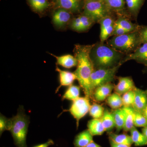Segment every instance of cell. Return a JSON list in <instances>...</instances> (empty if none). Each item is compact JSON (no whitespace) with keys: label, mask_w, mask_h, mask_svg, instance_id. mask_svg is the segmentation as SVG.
Returning <instances> with one entry per match:
<instances>
[{"label":"cell","mask_w":147,"mask_h":147,"mask_svg":"<svg viewBox=\"0 0 147 147\" xmlns=\"http://www.w3.org/2000/svg\"><path fill=\"white\" fill-rule=\"evenodd\" d=\"M94 45H76L74 49V57L78 62L77 68L74 72L76 80L84 91L85 96L92 99L93 98L91 88L90 77L95 69L90 53Z\"/></svg>","instance_id":"1"},{"label":"cell","mask_w":147,"mask_h":147,"mask_svg":"<svg viewBox=\"0 0 147 147\" xmlns=\"http://www.w3.org/2000/svg\"><path fill=\"white\" fill-rule=\"evenodd\" d=\"M80 94V87L71 85L69 86L63 96V100H73L79 97Z\"/></svg>","instance_id":"27"},{"label":"cell","mask_w":147,"mask_h":147,"mask_svg":"<svg viewBox=\"0 0 147 147\" xmlns=\"http://www.w3.org/2000/svg\"><path fill=\"white\" fill-rule=\"evenodd\" d=\"M10 127V119H7L3 115L0 118V134L1 135L5 130H9Z\"/></svg>","instance_id":"33"},{"label":"cell","mask_w":147,"mask_h":147,"mask_svg":"<svg viewBox=\"0 0 147 147\" xmlns=\"http://www.w3.org/2000/svg\"><path fill=\"white\" fill-rule=\"evenodd\" d=\"M71 14L68 11L60 8L56 11L53 15V20L57 26L61 27L66 25L70 21Z\"/></svg>","instance_id":"13"},{"label":"cell","mask_w":147,"mask_h":147,"mask_svg":"<svg viewBox=\"0 0 147 147\" xmlns=\"http://www.w3.org/2000/svg\"><path fill=\"white\" fill-rule=\"evenodd\" d=\"M139 30L122 35L115 36L108 40V45L124 54L132 53L141 45Z\"/></svg>","instance_id":"4"},{"label":"cell","mask_w":147,"mask_h":147,"mask_svg":"<svg viewBox=\"0 0 147 147\" xmlns=\"http://www.w3.org/2000/svg\"><path fill=\"white\" fill-rule=\"evenodd\" d=\"M115 20L110 15L105 16L99 21L100 24V42H104L113 35Z\"/></svg>","instance_id":"9"},{"label":"cell","mask_w":147,"mask_h":147,"mask_svg":"<svg viewBox=\"0 0 147 147\" xmlns=\"http://www.w3.org/2000/svg\"><path fill=\"white\" fill-rule=\"evenodd\" d=\"M93 136L88 129L82 131L77 134L74 141L75 147H85L93 141Z\"/></svg>","instance_id":"15"},{"label":"cell","mask_w":147,"mask_h":147,"mask_svg":"<svg viewBox=\"0 0 147 147\" xmlns=\"http://www.w3.org/2000/svg\"><path fill=\"white\" fill-rule=\"evenodd\" d=\"M133 60L147 67V43L140 45L133 53L125 56L120 62L122 65L127 61Z\"/></svg>","instance_id":"8"},{"label":"cell","mask_w":147,"mask_h":147,"mask_svg":"<svg viewBox=\"0 0 147 147\" xmlns=\"http://www.w3.org/2000/svg\"><path fill=\"white\" fill-rule=\"evenodd\" d=\"M91 105L89 98L86 96L79 97L73 100L71 107L67 111L76 119L77 128L79 126V121L89 112Z\"/></svg>","instance_id":"7"},{"label":"cell","mask_w":147,"mask_h":147,"mask_svg":"<svg viewBox=\"0 0 147 147\" xmlns=\"http://www.w3.org/2000/svg\"><path fill=\"white\" fill-rule=\"evenodd\" d=\"M54 142L52 139H49L47 142H45V143L43 144H40L36 145V146H34L33 147H48L51 145L54 144Z\"/></svg>","instance_id":"36"},{"label":"cell","mask_w":147,"mask_h":147,"mask_svg":"<svg viewBox=\"0 0 147 147\" xmlns=\"http://www.w3.org/2000/svg\"><path fill=\"white\" fill-rule=\"evenodd\" d=\"M133 90L135 97L132 107L135 111L142 113L147 105L146 92L137 87H135Z\"/></svg>","instance_id":"10"},{"label":"cell","mask_w":147,"mask_h":147,"mask_svg":"<svg viewBox=\"0 0 147 147\" xmlns=\"http://www.w3.org/2000/svg\"><path fill=\"white\" fill-rule=\"evenodd\" d=\"M104 108L102 105L96 103H94L91 105L89 110L90 116L95 119H100L104 114Z\"/></svg>","instance_id":"29"},{"label":"cell","mask_w":147,"mask_h":147,"mask_svg":"<svg viewBox=\"0 0 147 147\" xmlns=\"http://www.w3.org/2000/svg\"><path fill=\"white\" fill-rule=\"evenodd\" d=\"M108 135L109 139H111L116 143L129 146H131L133 144L131 136H129L126 133L118 134L117 133H114L111 131L108 132Z\"/></svg>","instance_id":"23"},{"label":"cell","mask_w":147,"mask_h":147,"mask_svg":"<svg viewBox=\"0 0 147 147\" xmlns=\"http://www.w3.org/2000/svg\"><path fill=\"white\" fill-rule=\"evenodd\" d=\"M85 147H102L100 145L98 144L95 142L93 141L91 143H90L88 145H87Z\"/></svg>","instance_id":"38"},{"label":"cell","mask_w":147,"mask_h":147,"mask_svg":"<svg viewBox=\"0 0 147 147\" xmlns=\"http://www.w3.org/2000/svg\"><path fill=\"white\" fill-rule=\"evenodd\" d=\"M109 139V142L111 147H131V146H128V145L122 144H118L115 142H113V140L110 139Z\"/></svg>","instance_id":"37"},{"label":"cell","mask_w":147,"mask_h":147,"mask_svg":"<svg viewBox=\"0 0 147 147\" xmlns=\"http://www.w3.org/2000/svg\"><path fill=\"white\" fill-rule=\"evenodd\" d=\"M110 11H115L120 13L123 11L125 5V0H108L106 3Z\"/></svg>","instance_id":"28"},{"label":"cell","mask_w":147,"mask_h":147,"mask_svg":"<svg viewBox=\"0 0 147 147\" xmlns=\"http://www.w3.org/2000/svg\"><path fill=\"white\" fill-rule=\"evenodd\" d=\"M134 124L136 127H144L147 126V119L143 113L134 110Z\"/></svg>","instance_id":"31"},{"label":"cell","mask_w":147,"mask_h":147,"mask_svg":"<svg viewBox=\"0 0 147 147\" xmlns=\"http://www.w3.org/2000/svg\"><path fill=\"white\" fill-rule=\"evenodd\" d=\"M29 2L35 10L39 12L45 10L49 6L47 0H29Z\"/></svg>","instance_id":"30"},{"label":"cell","mask_w":147,"mask_h":147,"mask_svg":"<svg viewBox=\"0 0 147 147\" xmlns=\"http://www.w3.org/2000/svg\"><path fill=\"white\" fill-rule=\"evenodd\" d=\"M56 69V71L59 72L60 79V85L57 88L56 92H58L61 87L71 86L74 81L76 80V76L74 72L62 70L57 66Z\"/></svg>","instance_id":"14"},{"label":"cell","mask_w":147,"mask_h":147,"mask_svg":"<svg viewBox=\"0 0 147 147\" xmlns=\"http://www.w3.org/2000/svg\"><path fill=\"white\" fill-rule=\"evenodd\" d=\"M124 55L123 53L101 42L94 45L90 53L93 63L97 69L112 68L120 64Z\"/></svg>","instance_id":"2"},{"label":"cell","mask_w":147,"mask_h":147,"mask_svg":"<svg viewBox=\"0 0 147 147\" xmlns=\"http://www.w3.org/2000/svg\"><path fill=\"white\" fill-rule=\"evenodd\" d=\"M123 108L125 113V121L123 129L124 132L130 131L131 129L134 127V110L132 106H124Z\"/></svg>","instance_id":"17"},{"label":"cell","mask_w":147,"mask_h":147,"mask_svg":"<svg viewBox=\"0 0 147 147\" xmlns=\"http://www.w3.org/2000/svg\"><path fill=\"white\" fill-rule=\"evenodd\" d=\"M115 24L121 27L128 32L138 30L141 27L137 24H133L128 18L121 16H119L115 21Z\"/></svg>","instance_id":"19"},{"label":"cell","mask_w":147,"mask_h":147,"mask_svg":"<svg viewBox=\"0 0 147 147\" xmlns=\"http://www.w3.org/2000/svg\"><path fill=\"white\" fill-rule=\"evenodd\" d=\"M134 97L135 95L133 90L127 92L123 95L122 98L123 101V106H132L134 102Z\"/></svg>","instance_id":"32"},{"label":"cell","mask_w":147,"mask_h":147,"mask_svg":"<svg viewBox=\"0 0 147 147\" xmlns=\"http://www.w3.org/2000/svg\"><path fill=\"white\" fill-rule=\"evenodd\" d=\"M143 114L144 115V116L146 117V118L147 119V105L146 107V108H145L144 110V111L143 112Z\"/></svg>","instance_id":"40"},{"label":"cell","mask_w":147,"mask_h":147,"mask_svg":"<svg viewBox=\"0 0 147 147\" xmlns=\"http://www.w3.org/2000/svg\"><path fill=\"white\" fill-rule=\"evenodd\" d=\"M102 1H103L105 2V3H106V2L107 1H108V0H102Z\"/></svg>","instance_id":"41"},{"label":"cell","mask_w":147,"mask_h":147,"mask_svg":"<svg viewBox=\"0 0 147 147\" xmlns=\"http://www.w3.org/2000/svg\"><path fill=\"white\" fill-rule=\"evenodd\" d=\"M106 102L110 108L114 110L121 108L122 106H123L121 96L115 92L107 98Z\"/></svg>","instance_id":"26"},{"label":"cell","mask_w":147,"mask_h":147,"mask_svg":"<svg viewBox=\"0 0 147 147\" xmlns=\"http://www.w3.org/2000/svg\"><path fill=\"white\" fill-rule=\"evenodd\" d=\"M146 0H125L129 14L137 18L140 9Z\"/></svg>","instance_id":"22"},{"label":"cell","mask_w":147,"mask_h":147,"mask_svg":"<svg viewBox=\"0 0 147 147\" xmlns=\"http://www.w3.org/2000/svg\"><path fill=\"white\" fill-rule=\"evenodd\" d=\"M110 12L106 3L102 0H87L85 3L84 14L95 22H99L102 18L110 15Z\"/></svg>","instance_id":"6"},{"label":"cell","mask_w":147,"mask_h":147,"mask_svg":"<svg viewBox=\"0 0 147 147\" xmlns=\"http://www.w3.org/2000/svg\"><path fill=\"white\" fill-rule=\"evenodd\" d=\"M52 55L56 58L57 64L65 68H71L77 65V59L75 57L72 55H67L57 57L55 55Z\"/></svg>","instance_id":"16"},{"label":"cell","mask_w":147,"mask_h":147,"mask_svg":"<svg viewBox=\"0 0 147 147\" xmlns=\"http://www.w3.org/2000/svg\"><path fill=\"white\" fill-rule=\"evenodd\" d=\"M118 83L115 86V92L121 95L134 89L136 87L133 80L130 77H119Z\"/></svg>","instance_id":"12"},{"label":"cell","mask_w":147,"mask_h":147,"mask_svg":"<svg viewBox=\"0 0 147 147\" xmlns=\"http://www.w3.org/2000/svg\"><path fill=\"white\" fill-rule=\"evenodd\" d=\"M146 92L147 94V90H146Z\"/></svg>","instance_id":"42"},{"label":"cell","mask_w":147,"mask_h":147,"mask_svg":"<svg viewBox=\"0 0 147 147\" xmlns=\"http://www.w3.org/2000/svg\"><path fill=\"white\" fill-rule=\"evenodd\" d=\"M139 32V39L141 45L147 43V26H141Z\"/></svg>","instance_id":"34"},{"label":"cell","mask_w":147,"mask_h":147,"mask_svg":"<svg viewBox=\"0 0 147 147\" xmlns=\"http://www.w3.org/2000/svg\"><path fill=\"white\" fill-rule=\"evenodd\" d=\"M128 33L129 32L127 31L126 30L123 28L115 24V27L112 36H120L126 34Z\"/></svg>","instance_id":"35"},{"label":"cell","mask_w":147,"mask_h":147,"mask_svg":"<svg viewBox=\"0 0 147 147\" xmlns=\"http://www.w3.org/2000/svg\"><path fill=\"white\" fill-rule=\"evenodd\" d=\"M29 123V118L21 108L16 116L10 119L9 131L17 147H27L26 136Z\"/></svg>","instance_id":"3"},{"label":"cell","mask_w":147,"mask_h":147,"mask_svg":"<svg viewBox=\"0 0 147 147\" xmlns=\"http://www.w3.org/2000/svg\"><path fill=\"white\" fill-rule=\"evenodd\" d=\"M88 129L93 136H100L105 131L100 119H93L88 122Z\"/></svg>","instance_id":"18"},{"label":"cell","mask_w":147,"mask_h":147,"mask_svg":"<svg viewBox=\"0 0 147 147\" xmlns=\"http://www.w3.org/2000/svg\"><path fill=\"white\" fill-rule=\"evenodd\" d=\"M101 122L105 131L110 132L115 127V121L112 113L108 109H105L104 114L101 119Z\"/></svg>","instance_id":"24"},{"label":"cell","mask_w":147,"mask_h":147,"mask_svg":"<svg viewBox=\"0 0 147 147\" xmlns=\"http://www.w3.org/2000/svg\"><path fill=\"white\" fill-rule=\"evenodd\" d=\"M56 5L68 11H77L80 8L79 0H56Z\"/></svg>","instance_id":"21"},{"label":"cell","mask_w":147,"mask_h":147,"mask_svg":"<svg viewBox=\"0 0 147 147\" xmlns=\"http://www.w3.org/2000/svg\"><path fill=\"white\" fill-rule=\"evenodd\" d=\"M142 133L147 139V126L143 127L142 129Z\"/></svg>","instance_id":"39"},{"label":"cell","mask_w":147,"mask_h":147,"mask_svg":"<svg viewBox=\"0 0 147 147\" xmlns=\"http://www.w3.org/2000/svg\"><path fill=\"white\" fill-rule=\"evenodd\" d=\"M116 129V133L123 129L125 121V113L123 108L114 110L112 112Z\"/></svg>","instance_id":"20"},{"label":"cell","mask_w":147,"mask_h":147,"mask_svg":"<svg viewBox=\"0 0 147 147\" xmlns=\"http://www.w3.org/2000/svg\"><path fill=\"white\" fill-rule=\"evenodd\" d=\"M130 132L132 142L135 146H147V138L143 133L137 130L136 127L134 126L131 129Z\"/></svg>","instance_id":"25"},{"label":"cell","mask_w":147,"mask_h":147,"mask_svg":"<svg viewBox=\"0 0 147 147\" xmlns=\"http://www.w3.org/2000/svg\"><path fill=\"white\" fill-rule=\"evenodd\" d=\"M115 85L112 83H108L98 87L95 89L93 94L94 100L97 102L106 100L114 90Z\"/></svg>","instance_id":"11"},{"label":"cell","mask_w":147,"mask_h":147,"mask_svg":"<svg viewBox=\"0 0 147 147\" xmlns=\"http://www.w3.org/2000/svg\"><path fill=\"white\" fill-rule=\"evenodd\" d=\"M121 65L119 64L112 68L94 69L90 77L91 88L93 94L98 87L114 82L116 73Z\"/></svg>","instance_id":"5"}]
</instances>
